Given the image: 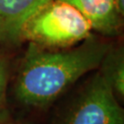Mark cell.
I'll list each match as a JSON object with an SVG mask.
<instances>
[{"instance_id":"obj_1","label":"cell","mask_w":124,"mask_h":124,"mask_svg":"<svg viewBox=\"0 0 124 124\" xmlns=\"http://www.w3.org/2000/svg\"><path fill=\"white\" fill-rule=\"evenodd\" d=\"M109 46L94 34L67 49H47L29 42L16 78V98L31 108L48 106L82 76L98 70Z\"/></svg>"},{"instance_id":"obj_2","label":"cell","mask_w":124,"mask_h":124,"mask_svg":"<svg viewBox=\"0 0 124 124\" xmlns=\"http://www.w3.org/2000/svg\"><path fill=\"white\" fill-rule=\"evenodd\" d=\"M92 34L91 25L75 8L62 0H51L25 23L21 41L47 49H67Z\"/></svg>"},{"instance_id":"obj_3","label":"cell","mask_w":124,"mask_h":124,"mask_svg":"<svg viewBox=\"0 0 124 124\" xmlns=\"http://www.w3.org/2000/svg\"><path fill=\"white\" fill-rule=\"evenodd\" d=\"M62 124H124L123 108L99 71L86 82Z\"/></svg>"},{"instance_id":"obj_4","label":"cell","mask_w":124,"mask_h":124,"mask_svg":"<svg viewBox=\"0 0 124 124\" xmlns=\"http://www.w3.org/2000/svg\"><path fill=\"white\" fill-rule=\"evenodd\" d=\"M86 18L92 31L104 37L120 35L123 27V0H62Z\"/></svg>"},{"instance_id":"obj_5","label":"cell","mask_w":124,"mask_h":124,"mask_svg":"<svg viewBox=\"0 0 124 124\" xmlns=\"http://www.w3.org/2000/svg\"><path fill=\"white\" fill-rule=\"evenodd\" d=\"M51 0H0V42L18 45L25 23Z\"/></svg>"},{"instance_id":"obj_6","label":"cell","mask_w":124,"mask_h":124,"mask_svg":"<svg viewBox=\"0 0 124 124\" xmlns=\"http://www.w3.org/2000/svg\"><path fill=\"white\" fill-rule=\"evenodd\" d=\"M98 71L106 78L116 98L124 99V49L111 45L102 59Z\"/></svg>"},{"instance_id":"obj_7","label":"cell","mask_w":124,"mask_h":124,"mask_svg":"<svg viewBox=\"0 0 124 124\" xmlns=\"http://www.w3.org/2000/svg\"><path fill=\"white\" fill-rule=\"evenodd\" d=\"M9 79V65L7 58L0 53V124L10 121V111L7 99Z\"/></svg>"},{"instance_id":"obj_8","label":"cell","mask_w":124,"mask_h":124,"mask_svg":"<svg viewBox=\"0 0 124 124\" xmlns=\"http://www.w3.org/2000/svg\"><path fill=\"white\" fill-rule=\"evenodd\" d=\"M5 124H12V123H10V121H9V122H8V123H5Z\"/></svg>"}]
</instances>
